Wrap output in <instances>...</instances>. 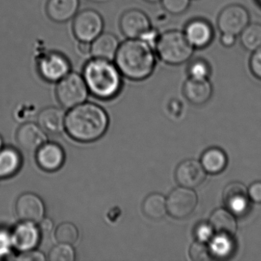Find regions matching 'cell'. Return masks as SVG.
<instances>
[{
	"label": "cell",
	"instance_id": "obj_1",
	"mask_svg": "<svg viewBox=\"0 0 261 261\" xmlns=\"http://www.w3.org/2000/svg\"><path fill=\"white\" fill-rule=\"evenodd\" d=\"M114 63L123 77L135 82L146 80L156 65L155 49L140 39H126L120 42Z\"/></svg>",
	"mask_w": 261,
	"mask_h": 261
},
{
	"label": "cell",
	"instance_id": "obj_2",
	"mask_svg": "<svg viewBox=\"0 0 261 261\" xmlns=\"http://www.w3.org/2000/svg\"><path fill=\"white\" fill-rule=\"evenodd\" d=\"M109 119L105 110L92 103H84L71 108L65 117L68 135L82 143L95 141L108 129Z\"/></svg>",
	"mask_w": 261,
	"mask_h": 261
},
{
	"label": "cell",
	"instance_id": "obj_3",
	"mask_svg": "<svg viewBox=\"0 0 261 261\" xmlns=\"http://www.w3.org/2000/svg\"><path fill=\"white\" fill-rule=\"evenodd\" d=\"M82 76L89 93L101 100H111L123 88L121 72L114 61L91 57L84 65Z\"/></svg>",
	"mask_w": 261,
	"mask_h": 261
},
{
	"label": "cell",
	"instance_id": "obj_4",
	"mask_svg": "<svg viewBox=\"0 0 261 261\" xmlns=\"http://www.w3.org/2000/svg\"><path fill=\"white\" fill-rule=\"evenodd\" d=\"M194 50L184 33L178 30H169L160 34L155 47L159 59L169 65L186 63L193 56Z\"/></svg>",
	"mask_w": 261,
	"mask_h": 261
},
{
	"label": "cell",
	"instance_id": "obj_5",
	"mask_svg": "<svg viewBox=\"0 0 261 261\" xmlns=\"http://www.w3.org/2000/svg\"><path fill=\"white\" fill-rule=\"evenodd\" d=\"M40 77L49 83H58L71 71V64L63 53L53 50L40 51L36 59Z\"/></svg>",
	"mask_w": 261,
	"mask_h": 261
},
{
	"label": "cell",
	"instance_id": "obj_6",
	"mask_svg": "<svg viewBox=\"0 0 261 261\" xmlns=\"http://www.w3.org/2000/svg\"><path fill=\"white\" fill-rule=\"evenodd\" d=\"M56 92L60 105L69 109L85 102L89 94L82 74L74 71L58 82Z\"/></svg>",
	"mask_w": 261,
	"mask_h": 261
},
{
	"label": "cell",
	"instance_id": "obj_7",
	"mask_svg": "<svg viewBox=\"0 0 261 261\" xmlns=\"http://www.w3.org/2000/svg\"><path fill=\"white\" fill-rule=\"evenodd\" d=\"M72 20L73 34L79 42H92L103 32V16L94 9L79 11Z\"/></svg>",
	"mask_w": 261,
	"mask_h": 261
},
{
	"label": "cell",
	"instance_id": "obj_8",
	"mask_svg": "<svg viewBox=\"0 0 261 261\" xmlns=\"http://www.w3.org/2000/svg\"><path fill=\"white\" fill-rule=\"evenodd\" d=\"M198 196L193 189L179 187L174 189L166 199L167 213L177 220L186 219L195 212Z\"/></svg>",
	"mask_w": 261,
	"mask_h": 261
},
{
	"label": "cell",
	"instance_id": "obj_9",
	"mask_svg": "<svg viewBox=\"0 0 261 261\" xmlns=\"http://www.w3.org/2000/svg\"><path fill=\"white\" fill-rule=\"evenodd\" d=\"M250 24V14L241 5L228 6L221 10L218 17V28L221 33L239 36Z\"/></svg>",
	"mask_w": 261,
	"mask_h": 261
},
{
	"label": "cell",
	"instance_id": "obj_10",
	"mask_svg": "<svg viewBox=\"0 0 261 261\" xmlns=\"http://www.w3.org/2000/svg\"><path fill=\"white\" fill-rule=\"evenodd\" d=\"M119 27L126 39H140L152 28L149 16L138 9H130L121 15Z\"/></svg>",
	"mask_w": 261,
	"mask_h": 261
},
{
	"label": "cell",
	"instance_id": "obj_11",
	"mask_svg": "<svg viewBox=\"0 0 261 261\" xmlns=\"http://www.w3.org/2000/svg\"><path fill=\"white\" fill-rule=\"evenodd\" d=\"M223 203L225 208L235 217H243L248 212L250 198L247 187L238 181L226 186L223 192Z\"/></svg>",
	"mask_w": 261,
	"mask_h": 261
},
{
	"label": "cell",
	"instance_id": "obj_12",
	"mask_svg": "<svg viewBox=\"0 0 261 261\" xmlns=\"http://www.w3.org/2000/svg\"><path fill=\"white\" fill-rule=\"evenodd\" d=\"M16 213L21 221L37 224L45 216V207L40 197L31 192L22 194L16 202Z\"/></svg>",
	"mask_w": 261,
	"mask_h": 261
},
{
	"label": "cell",
	"instance_id": "obj_13",
	"mask_svg": "<svg viewBox=\"0 0 261 261\" xmlns=\"http://www.w3.org/2000/svg\"><path fill=\"white\" fill-rule=\"evenodd\" d=\"M175 179L181 187L194 189L201 186L207 177L201 162L187 160L181 162L175 169Z\"/></svg>",
	"mask_w": 261,
	"mask_h": 261
},
{
	"label": "cell",
	"instance_id": "obj_14",
	"mask_svg": "<svg viewBox=\"0 0 261 261\" xmlns=\"http://www.w3.org/2000/svg\"><path fill=\"white\" fill-rule=\"evenodd\" d=\"M185 36L195 49H202L211 45L215 32L210 22L203 19H195L186 24Z\"/></svg>",
	"mask_w": 261,
	"mask_h": 261
},
{
	"label": "cell",
	"instance_id": "obj_15",
	"mask_svg": "<svg viewBox=\"0 0 261 261\" xmlns=\"http://www.w3.org/2000/svg\"><path fill=\"white\" fill-rule=\"evenodd\" d=\"M41 235L39 226L35 223L22 221L12 231L13 247L21 252L36 249L40 242Z\"/></svg>",
	"mask_w": 261,
	"mask_h": 261
},
{
	"label": "cell",
	"instance_id": "obj_16",
	"mask_svg": "<svg viewBox=\"0 0 261 261\" xmlns=\"http://www.w3.org/2000/svg\"><path fill=\"white\" fill-rule=\"evenodd\" d=\"M65 153L60 145L45 143L36 151V161L41 169L46 172H56L63 166Z\"/></svg>",
	"mask_w": 261,
	"mask_h": 261
},
{
	"label": "cell",
	"instance_id": "obj_17",
	"mask_svg": "<svg viewBox=\"0 0 261 261\" xmlns=\"http://www.w3.org/2000/svg\"><path fill=\"white\" fill-rule=\"evenodd\" d=\"M16 141L25 152H36L47 142L45 131L33 123L22 125L16 133Z\"/></svg>",
	"mask_w": 261,
	"mask_h": 261
},
{
	"label": "cell",
	"instance_id": "obj_18",
	"mask_svg": "<svg viewBox=\"0 0 261 261\" xmlns=\"http://www.w3.org/2000/svg\"><path fill=\"white\" fill-rule=\"evenodd\" d=\"M80 8V0H48L45 6L47 16L56 23L72 20Z\"/></svg>",
	"mask_w": 261,
	"mask_h": 261
},
{
	"label": "cell",
	"instance_id": "obj_19",
	"mask_svg": "<svg viewBox=\"0 0 261 261\" xmlns=\"http://www.w3.org/2000/svg\"><path fill=\"white\" fill-rule=\"evenodd\" d=\"M213 94V88L208 79L189 77L183 86V94L186 100L195 106L205 105Z\"/></svg>",
	"mask_w": 261,
	"mask_h": 261
},
{
	"label": "cell",
	"instance_id": "obj_20",
	"mask_svg": "<svg viewBox=\"0 0 261 261\" xmlns=\"http://www.w3.org/2000/svg\"><path fill=\"white\" fill-rule=\"evenodd\" d=\"M120 42L115 34L102 33L91 42V57L114 61Z\"/></svg>",
	"mask_w": 261,
	"mask_h": 261
},
{
	"label": "cell",
	"instance_id": "obj_21",
	"mask_svg": "<svg viewBox=\"0 0 261 261\" xmlns=\"http://www.w3.org/2000/svg\"><path fill=\"white\" fill-rule=\"evenodd\" d=\"M65 116L63 110L56 107H48L39 113L38 125L50 134H59L65 126Z\"/></svg>",
	"mask_w": 261,
	"mask_h": 261
},
{
	"label": "cell",
	"instance_id": "obj_22",
	"mask_svg": "<svg viewBox=\"0 0 261 261\" xmlns=\"http://www.w3.org/2000/svg\"><path fill=\"white\" fill-rule=\"evenodd\" d=\"M208 222L215 233L233 237L238 229L234 215L226 208H218L213 212Z\"/></svg>",
	"mask_w": 261,
	"mask_h": 261
},
{
	"label": "cell",
	"instance_id": "obj_23",
	"mask_svg": "<svg viewBox=\"0 0 261 261\" xmlns=\"http://www.w3.org/2000/svg\"><path fill=\"white\" fill-rule=\"evenodd\" d=\"M22 163L19 151L13 147H3L0 149V178H8L16 175Z\"/></svg>",
	"mask_w": 261,
	"mask_h": 261
},
{
	"label": "cell",
	"instance_id": "obj_24",
	"mask_svg": "<svg viewBox=\"0 0 261 261\" xmlns=\"http://www.w3.org/2000/svg\"><path fill=\"white\" fill-rule=\"evenodd\" d=\"M228 163L227 155L219 148L207 149L201 155V163L206 172L212 175L221 173L226 169Z\"/></svg>",
	"mask_w": 261,
	"mask_h": 261
},
{
	"label": "cell",
	"instance_id": "obj_25",
	"mask_svg": "<svg viewBox=\"0 0 261 261\" xmlns=\"http://www.w3.org/2000/svg\"><path fill=\"white\" fill-rule=\"evenodd\" d=\"M142 209L149 219H163L167 214L166 198L160 193L150 194L143 201Z\"/></svg>",
	"mask_w": 261,
	"mask_h": 261
},
{
	"label": "cell",
	"instance_id": "obj_26",
	"mask_svg": "<svg viewBox=\"0 0 261 261\" xmlns=\"http://www.w3.org/2000/svg\"><path fill=\"white\" fill-rule=\"evenodd\" d=\"M212 257L216 259H227L233 254L235 250L233 237L216 233L212 237L209 244Z\"/></svg>",
	"mask_w": 261,
	"mask_h": 261
},
{
	"label": "cell",
	"instance_id": "obj_27",
	"mask_svg": "<svg viewBox=\"0 0 261 261\" xmlns=\"http://www.w3.org/2000/svg\"><path fill=\"white\" fill-rule=\"evenodd\" d=\"M240 42L243 48L250 53L260 48L261 24H249L240 34Z\"/></svg>",
	"mask_w": 261,
	"mask_h": 261
},
{
	"label": "cell",
	"instance_id": "obj_28",
	"mask_svg": "<svg viewBox=\"0 0 261 261\" xmlns=\"http://www.w3.org/2000/svg\"><path fill=\"white\" fill-rule=\"evenodd\" d=\"M55 238H56V241L61 244L73 245L79 240V229L73 223H62L56 228V232H55Z\"/></svg>",
	"mask_w": 261,
	"mask_h": 261
},
{
	"label": "cell",
	"instance_id": "obj_29",
	"mask_svg": "<svg viewBox=\"0 0 261 261\" xmlns=\"http://www.w3.org/2000/svg\"><path fill=\"white\" fill-rule=\"evenodd\" d=\"M189 77L194 79H208L212 74V68L207 61L204 59H195L188 67Z\"/></svg>",
	"mask_w": 261,
	"mask_h": 261
},
{
	"label": "cell",
	"instance_id": "obj_30",
	"mask_svg": "<svg viewBox=\"0 0 261 261\" xmlns=\"http://www.w3.org/2000/svg\"><path fill=\"white\" fill-rule=\"evenodd\" d=\"M48 259L50 261H74L75 252L72 245L59 243L50 250Z\"/></svg>",
	"mask_w": 261,
	"mask_h": 261
},
{
	"label": "cell",
	"instance_id": "obj_31",
	"mask_svg": "<svg viewBox=\"0 0 261 261\" xmlns=\"http://www.w3.org/2000/svg\"><path fill=\"white\" fill-rule=\"evenodd\" d=\"M189 253L193 261H209L213 258L209 246L205 242L197 240L191 244Z\"/></svg>",
	"mask_w": 261,
	"mask_h": 261
},
{
	"label": "cell",
	"instance_id": "obj_32",
	"mask_svg": "<svg viewBox=\"0 0 261 261\" xmlns=\"http://www.w3.org/2000/svg\"><path fill=\"white\" fill-rule=\"evenodd\" d=\"M191 0H161L165 11L174 16L182 14L188 10Z\"/></svg>",
	"mask_w": 261,
	"mask_h": 261
},
{
	"label": "cell",
	"instance_id": "obj_33",
	"mask_svg": "<svg viewBox=\"0 0 261 261\" xmlns=\"http://www.w3.org/2000/svg\"><path fill=\"white\" fill-rule=\"evenodd\" d=\"M213 229L208 223L201 222L197 224L194 230V235L197 241L207 243L214 236Z\"/></svg>",
	"mask_w": 261,
	"mask_h": 261
},
{
	"label": "cell",
	"instance_id": "obj_34",
	"mask_svg": "<svg viewBox=\"0 0 261 261\" xmlns=\"http://www.w3.org/2000/svg\"><path fill=\"white\" fill-rule=\"evenodd\" d=\"M13 247L11 233L6 230H0V257L8 256Z\"/></svg>",
	"mask_w": 261,
	"mask_h": 261
},
{
	"label": "cell",
	"instance_id": "obj_35",
	"mask_svg": "<svg viewBox=\"0 0 261 261\" xmlns=\"http://www.w3.org/2000/svg\"><path fill=\"white\" fill-rule=\"evenodd\" d=\"M249 66L252 74L256 79L261 81V48L252 53Z\"/></svg>",
	"mask_w": 261,
	"mask_h": 261
},
{
	"label": "cell",
	"instance_id": "obj_36",
	"mask_svg": "<svg viewBox=\"0 0 261 261\" xmlns=\"http://www.w3.org/2000/svg\"><path fill=\"white\" fill-rule=\"evenodd\" d=\"M17 259L22 261H43L45 259V256L42 252L33 249V250L22 252L18 256Z\"/></svg>",
	"mask_w": 261,
	"mask_h": 261
},
{
	"label": "cell",
	"instance_id": "obj_37",
	"mask_svg": "<svg viewBox=\"0 0 261 261\" xmlns=\"http://www.w3.org/2000/svg\"><path fill=\"white\" fill-rule=\"evenodd\" d=\"M250 200L255 203H261V181H255L247 189Z\"/></svg>",
	"mask_w": 261,
	"mask_h": 261
},
{
	"label": "cell",
	"instance_id": "obj_38",
	"mask_svg": "<svg viewBox=\"0 0 261 261\" xmlns=\"http://www.w3.org/2000/svg\"><path fill=\"white\" fill-rule=\"evenodd\" d=\"M160 34L155 29L151 28L150 30H148L140 39L144 41L148 45H150L151 47L155 49V45H156L157 42L160 39Z\"/></svg>",
	"mask_w": 261,
	"mask_h": 261
},
{
	"label": "cell",
	"instance_id": "obj_39",
	"mask_svg": "<svg viewBox=\"0 0 261 261\" xmlns=\"http://www.w3.org/2000/svg\"><path fill=\"white\" fill-rule=\"evenodd\" d=\"M236 36L227 33H221V43L225 48H230L236 42Z\"/></svg>",
	"mask_w": 261,
	"mask_h": 261
},
{
	"label": "cell",
	"instance_id": "obj_40",
	"mask_svg": "<svg viewBox=\"0 0 261 261\" xmlns=\"http://www.w3.org/2000/svg\"><path fill=\"white\" fill-rule=\"evenodd\" d=\"M38 224H39V228L42 234L49 233L53 230V222L48 218H44Z\"/></svg>",
	"mask_w": 261,
	"mask_h": 261
},
{
	"label": "cell",
	"instance_id": "obj_41",
	"mask_svg": "<svg viewBox=\"0 0 261 261\" xmlns=\"http://www.w3.org/2000/svg\"><path fill=\"white\" fill-rule=\"evenodd\" d=\"M77 51L83 56L91 55V42H79L77 44Z\"/></svg>",
	"mask_w": 261,
	"mask_h": 261
},
{
	"label": "cell",
	"instance_id": "obj_42",
	"mask_svg": "<svg viewBox=\"0 0 261 261\" xmlns=\"http://www.w3.org/2000/svg\"><path fill=\"white\" fill-rule=\"evenodd\" d=\"M143 1L151 4H157V3L161 2V0H143Z\"/></svg>",
	"mask_w": 261,
	"mask_h": 261
},
{
	"label": "cell",
	"instance_id": "obj_43",
	"mask_svg": "<svg viewBox=\"0 0 261 261\" xmlns=\"http://www.w3.org/2000/svg\"><path fill=\"white\" fill-rule=\"evenodd\" d=\"M4 147V141H3L2 137L0 135V149Z\"/></svg>",
	"mask_w": 261,
	"mask_h": 261
},
{
	"label": "cell",
	"instance_id": "obj_44",
	"mask_svg": "<svg viewBox=\"0 0 261 261\" xmlns=\"http://www.w3.org/2000/svg\"><path fill=\"white\" fill-rule=\"evenodd\" d=\"M256 3H257L258 5H259L261 8V0H256Z\"/></svg>",
	"mask_w": 261,
	"mask_h": 261
}]
</instances>
